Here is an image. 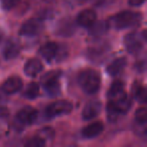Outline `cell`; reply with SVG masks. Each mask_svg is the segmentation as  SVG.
I'll return each instance as SVG.
<instances>
[{"label": "cell", "instance_id": "1", "mask_svg": "<svg viewBox=\"0 0 147 147\" xmlns=\"http://www.w3.org/2000/svg\"><path fill=\"white\" fill-rule=\"evenodd\" d=\"M141 19H142L141 13L127 10L111 16L107 22H108L109 27L121 30V29H126L139 24L141 22Z\"/></svg>", "mask_w": 147, "mask_h": 147}, {"label": "cell", "instance_id": "2", "mask_svg": "<svg viewBox=\"0 0 147 147\" xmlns=\"http://www.w3.org/2000/svg\"><path fill=\"white\" fill-rule=\"evenodd\" d=\"M78 83L86 94L94 95L101 88V76L95 69H87L79 74Z\"/></svg>", "mask_w": 147, "mask_h": 147}, {"label": "cell", "instance_id": "3", "mask_svg": "<svg viewBox=\"0 0 147 147\" xmlns=\"http://www.w3.org/2000/svg\"><path fill=\"white\" fill-rule=\"evenodd\" d=\"M131 105H132V102L125 92L116 98L110 99V102L107 106V113H108L109 119L111 121L116 120L118 116L128 112Z\"/></svg>", "mask_w": 147, "mask_h": 147}, {"label": "cell", "instance_id": "4", "mask_svg": "<svg viewBox=\"0 0 147 147\" xmlns=\"http://www.w3.org/2000/svg\"><path fill=\"white\" fill-rule=\"evenodd\" d=\"M59 77H61V71H53L45 74L41 78V84L45 89V91L51 97L57 96L61 90V84H59Z\"/></svg>", "mask_w": 147, "mask_h": 147}, {"label": "cell", "instance_id": "5", "mask_svg": "<svg viewBox=\"0 0 147 147\" xmlns=\"http://www.w3.org/2000/svg\"><path fill=\"white\" fill-rule=\"evenodd\" d=\"M73 104L67 100H59L53 103H51L45 108V114L49 119L55 118L57 116L67 115L73 111Z\"/></svg>", "mask_w": 147, "mask_h": 147}, {"label": "cell", "instance_id": "6", "mask_svg": "<svg viewBox=\"0 0 147 147\" xmlns=\"http://www.w3.org/2000/svg\"><path fill=\"white\" fill-rule=\"evenodd\" d=\"M42 30V21L38 18H30L26 20L19 29V34L23 36L33 37Z\"/></svg>", "mask_w": 147, "mask_h": 147}, {"label": "cell", "instance_id": "7", "mask_svg": "<svg viewBox=\"0 0 147 147\" xmlns=\"http://www.w3.org/2000/svg\"><path fill=\"white\" fill-rule=\"evenodd\" d=\"M144 42L145 40L142 38L141 34H138L137 32L128 33L124 38V43L125 47H126V49L128 51L129 53H132V55L138 53L142 49Z\"/></svg>", "mask_w": 147, "mask_h": 147}, {"label": "cell", "instance_id": "8", "mask_svg": "<svg viewBox=\"0 0 147 147\" xmlns=\"http://www.w3.org/2000/svg\"><path fill=\"white\" fill-rule=\"evenodd\" d=\"M38 117V112L32 107H25L18 111L16 114V121H18L19 124L22 125H31L36 121Z\"/></svg>", "mask_w": 147, "mask_h": 147}, {"label": "cell", "instance_id": "9", "mask_svg": "<svg viewBox=\"0 0 147 147\" xmlns=\"http://www.w3.org/2000/svg\"><path fill=\"white\" fill-rule=\"evenodd\" d=\"M102 103L99 101H91L84 107L82 111V117L85 121H90L97 117L101 112Z\"/></svg>", "mask_w": 147, "mask_h": 147}, {"label": "cell", "instance_id": "10", "mask_svg": "<svg viewBox=\"0 0 147 147\" xmlns=\"http://www.w3.org/2000/svg\"><path fill=\"white\" fill-rule=\"evenodd\" d=\"M23 82L19 77L13 76L8 78L2 85V91L5 94L12 95L15 93H18L22 89Z\"/></svg>", "mask_w": 147, "mask_h": 147}, {"label": "cell", "instance_id": "11", "mask_svg": "<svg viewBox=\"0 0 147 147\" xmlns=\"http://www.w3.org/2000/svg\"><path fill=\"white\" fill-rule=\"evenodd\" d=\"M21 51L20 45L19 41H17L16 39H9L6 43H5L4 47L2 51V55L4 57V59L9 61V59H13L19 55Z\"/></svg>", "mask_w": 147, "mask_h": 147}, {"label": "cell", "instance_id": "12", "mask_svg": "<svg viewBox=\"0 0 147 147\" xmlns=\"http://www.w3.org/2000/svg\"><path fill=\"white\" fill-rule=\"evenodd\" d=\"M42 63L38 59H29L24 65V74L27 77L34 78L42 71Z\"/></svg>", "mask_w": 147, "mask_h": 147}, {"label": "cell", "instance_id": "13", "mask_svg": "<svg viewBox=\"0 0 147 147\" xmlns=\"http://www.w3.org/2000/svg\"><path fill=\"white\" fill-rule=\"evenodd\" d=\"M57 51H59V45L55 42L49 41V42L45 43L42 47H40L38 53L45 61H47V63H51L57 57Z\"/></svg>", "mask_w": 147, "mask_h": 147}, {"label": "cell", "instance_id": "14", "mask_svg": "<svg viewBox=\"0 0 147 147\" xmlns=\"http://www.w3.org/2000/svg\"><path fill=\"white\" fill-rule=\"evenodd\" d=\"M97 13L92 9H86L79 13L77 17V23L82 27H89L96 21Z\"/></svg>", "mask_w": 147, "mask_h": 147}, {"label": "cell", "instance_id": "15", "mask_svg": "<svg viewBox=\"0 0 147 147\" xmlns=\"http://www.w3.org/2000/svg\"><path fill=\"white\" fill-rule=\"evenodd\" d=\"M103 131H104V124L101 121H97V122L91 123L88 126L83 128L82 134L85 138L92 139L101 135Z\"/></svg>", "mask_w": 147, "mask_h": 147}, {"label": "cell", "instance_id": "16", "mask_svg": "<svg viewBox=\"0 0 147 147\" xmlns=\"http://www.w3.org/2000/svg\"><path fill=\"white\" fill-rule=\"evenodd\" d=\"M127 65L126 57H118L115 61H113L110 65L107 67L106 71L111 77H116L125 69Z\"/></svg>", "mask_w": 147, "mask_h": 147}, {"label": "cell", "instance_id": "17", "mask_svg": "<svg viewBox=\"0 0 147 147\" xmlns=\"http://www.w3.org/2000/svg\"><path fill=\"white\" fill-rule=\"evenodd\" d=\"M75 31V27L71 20L69 19H63L59 23H57V33L61 36H71Z\"/></svg>", "mask_w": 147, "mask_h": 147}, {"label": "cell", "instance_id": "18", "mask_svg": "<svg viewBox=\"0 0 147 147\" xmlns=\"http://www.w3.org/2000/svg\"><path fill=\"white\" fill-rule=\"evenodd\" d=\"M90 27V35L93 36H99L106 33L109 29V25L107 21H95Z\"/></svg>", "mask_w": 147, "mask_h": 147}, {"label": "cell", "instance_id": "19", "mask_svg": "<svg viewBox=\"0 0 147 147\" xmlns=\"http://www.w3.org/2000/svg\"><path fill=\"white\" fill-rule=\"evenodd\" d=\"M124 83L120 80H117V81H114L111 85L110 89L108 91V96L109 99H114L116 97H118L119 95H121L122 93H124Z\"/></svg>", "mask_w": 147, "mask_h": 147}, {"label": "cell", "instance_id": "20", "mask_svg": "<svg viewBox=\"0 0 147 147\" xmlns=\"http://www.w3.org/2000/svg\"><path fill=\"white\" fill-rule=\"evenodd\" d=\"M39 95V85L35 82H31L27 85L22 96L27 100H34Z\"/></svg>", "mask_w": 147, "mask_h": 147}, {"label": "cell", "instance_id": "21", "mask_svg": "<svg viewBox=\"0 0 147 147\" xmlns=\"http://www.w3.org/2000/svg\"><path fill=\"white\" fill-rule=\"evenodd\" d=\"M135 121L140 125H145L147 122V110L145 107L137 109L135 112Z\"/></svg>", "mask_w": 147, "mask_h": 147}, {"label": "cell", "instance_id": "22", "mask_svg": "<svg viewBox=\"0 0 147 147\" xmlns=\"http://www.w3.org/2000/svg\"><path fill=\"white\" fill-rule=\"evenodd\" d=\"M45 140L47 139L41 135H35L34 137L29 139L25 145L28 147H42L45 145Z\"/></svg>", "mask_w": 147, "mask_h": 147}, {"label": "cell", "instance_id": "23", "mask_svg": "<svg viewBox=\"0 0 147 147\" xmlns=\"http://www.w3.org/2000/svg\"><path fill=\"white\" fill-rule=\"evenodd\" d=\"M135 99L141 104L146 103V89L143 86H139L135 91Z\"/></svg>", "mask_w": 147, "mask_h": 147}, {"label": "cell", "instance_id": "24", "mask_svg": "<svg viewBox=\"0 0 147 147\" xmlns=\"http://www.w3.org/2000/svg\"><path fill=\"white\" fill-rule=\"evenodd\" d=\"M19 1L20 0H1V7L4 10H10L18 4Z\"/></svg>", "mask_w": 147, "mask_h": 147}, {"label": "cell", "instance_id": "25", "mask_svg": "<svg viewBox=\"0 0 147 147\" xmlns=\"http://www.w3.org/2000/svg\"><path fill=\"white\" fill-rule=\"evenodd\" d=\"M145 2V0H128L129 5L133 7H139Z\"/></svg>", "mask_w": 147, "mask_h": 147}, {"label": "cell", "instance_id": "26", "mask_svg": "<svg viewBox=\"0 0 147 147\" xmlns=\"http://www.w3.org/2000/svg\"><path fill=\"white\" fill-rule=\"evenodd\" d=\"M2 38H3V31L0 29V41L2 40Z\"/></svg>", "mask_w": 147, "mask_h": 147}, {"label": "cell", "instance_id": "27", "mask_svg": "<svg viewBox=\"0 0 147 147\" xmlns=\"http://www.w3.org/2000/svg\"><path fill=\"white\" fill-rule=\"evenodd\" d=\"M0 99H1V95H0Z\"/></svg>", "mask_w": 147, "mask_h": 147}, {"label": "cell", "instance_id": "28", "mask_svg": "<svg viewBox=\"0 0 147 147\" xmlns=\"http://www.w3.org/2000/svg\"><path fill=\"white\" fill-rule=\"evenodd\" d=\"M83 1H86V0H83Z\"/></svg>", "mask_w": 147, "mask_h": 147}]
</instances>
